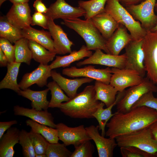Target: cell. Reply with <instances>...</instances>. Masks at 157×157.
<instances>
[{"label":"cell","instance_id":"51","mask_svg":"<svg viewBox=\"0 0 157 157\" xmlns=\"http://www.w3.org/2000/svg\"><path fill=\"white\" fill-rule=\"evenodd\" d=\"M36 157H46L45 154H36Z\"/></svg>","mask_w":157,"mask_h":157},{"label":"cell","instance_id":"21","mask_svg":"<svg viewBox=\"0 0 157 157\" xmlns=\"http://www.w3.org/2000/svg\"><path fill=\"white\" fill-rule=\"evenodd\" d=\"M13 111L15 115L27 117L40 124L56 129L54 118L47 110H38L32 108H29L16 105L14 107Z\"/></svg>","mask_w":157,"mask_h":157},{"label":"cell","instance_id":"3","mask_svg":"<svg viewBox=\"0 0 157 157\" xmlns=\"http://www.w3.org/2000/svg\"><path fill=\"white\" fill-rule=\"evenodd\" d=\"M61 24L74 31L85 41L87 49H100L110 54L106 46V40L96 27L91 18L85 20L79 18L63 20Z\"/></svg>","mask_w":157,"mask_h":157},{"label":"cell","instance_id":"11","mask_svg":"<svg viewBox=\"0 0 157 157\" xmlns=\"http://www.w3.org/2000/svg\"><path fill=\"white\" fill-rule=\"evenodd\" d=\"M62 73L63 75L72 78H89L107 84H110L112 74L111 68L109 67L105 69H98L92 65L82 68H77L75 66L66 68L62 70Z\"/></svg>","mask_w":157,"mask_h":157},{"label":"cell","instance_id":"15","mask_svg":"<svg viewBox=\"0 0 157 157\" xmlns=\"http://www.w3.org/2000/svg\"><path fill=\"white\" fill-rule=\"evenodd\" d=\"M90 137L94 142L99 157H112L113 151L117 146L115 138H106L100 135L98 125L85 127Z\"/></svg>","mask_w":157,"mask_h":157},{"label":"cell","instance_id":"1","mask_svg":"<svg viewBox=\"0 0 157 157\" xmlns=\"http://www.w3.org/2000/svg\"><path fill=\"white\" fill-rule=\"evenodd\" d=\"M157 122V111L146 106L138 107L125 113L116 112L106 124V136L117 137L138 133Z\"/></svg>","mask_w":157,"mask_h":157},{"label":"cell","instance_id":"47","mask_svg":"<svg viewBox=\"0 0 157 157\" xmlns=\"http://www.w3.org/2000/svg\"><path fill=\"white\" fill-rule=\"evenodd\" d=\"M8 62L7 58L1 49H0V66L1 67L7 66Z\"/></svg>","mask_w":157,"mask_h":157},{"label":"cell","instance_id":"26","mask_svg":"<svg viewBox=\"0 0 157 157\" xmlns=\"http://www.w3.org/2000/svg\"><path fill=\"white\" fill-rule=\"evenodd\" d=\"M49 90L48 88L41 91H34L28 88L21 90L17 93L30 100L32 108L38 110H46L49 108L47 95Z\"/></svg>","mask_w":157,"mask_h":157},{"label":"cell","instance_id":"19","mask_svg":"<svg viewBox=\"0 0 157 157\" xmlns=\"http://www.w3.org/2000/svg\"><path fill=\"white\" fill-rule=\"evenodd\" d=\"M127 30L124 26L120 24L111 37L106 41V47L110 54L119 55L122 50L133 40Z\"/></svg>","mask_w":157,"mask_h":157},{"label":"cell","instance_id":"37","mask_svg":"<svg viewBox=\"0 0 157 157\" xmlns=\"http://www.w3.org/2000/svg\"><path fill=\"white\" fill-rule=\"evenodd\" d=\"M72 153L63 143H49L45 154L46 157H70Z\"/></svg>","mask_w":157,"mask_h":157},{"label":"cell","instance_id":"27","mask_svg":"<svg viewBox=\"0 0 157 157\" xmlns=\"http://www.w3.org/2000/svg\"><path fill=\"white\" fill-rule=\"evenodd\" d=\"M124 94V91L122 92H118L115 102L106 108H103L105 104L102 102H101L97 110L93 114L94 118H95L98 122L99 130L101 131V135L103 136L104 137L106 135L105 128L107 123L115 114V113H112V108L122 97Z\"/></svg>","mask_w":157,"mask_h":157},{"label":"cell","instance_id":"22","mask_svg":"<svg viewBox=\"0 0 157 157\" xmlns=\"http://www.w3.org/2000/svg\"><path fill=\"white\" fill-rule=\"evenodd\" d=\"M91 19L106 40L111 37L120 25L111 15L105 11L94 16Z\"/></svg>","mask_w":157,"mask_h":157},{"label":"cell","instance_id":"34","mask_svg":"<svg viewBox=\"0 0 157 157\" xmlns=\"http://www.w3.org/2000/svg\"><path fill=\"white\" fill-rule=\"evenodd\" d=\"M107 0H80L78 1V6L85 12V19L91 18L105 10V7Z\"/></svg>","mask_w":157,"mask_h":157},{"label":"cell","instance_id":"14","mask_svg":"<svg viewBox=\"0 0 157 157\" xmlns=\"http://www.w3.org/2000/svg\"><path fill=\"white\" fill-rule=\"evenodd\" d=\"M126 60V57L125 53L120 55H114L105 53L101 50L97 49L91 56L82 61L78 62L76 65L79 67L87 64H96L124 69Z\"/></svg>","mask_w":157,"mask_h":157},{"label":"cell","instance_id":"48","mask_svg":"<svg viewBox=\"0 0 157 157\" xmlns=\"http://www.w3.org/2000/svg\"><path fill=\"white\" fill-rule=\"evenodd\" d=\"M150 128L154 137L157 141V122L153 124Z\"/></svg>","mask_w":157,"mask_h":157},{"label":"cell","instance_id":"10","mask_svg":"<svg viewBox=\"0 0 157 157\" xmlns=\"http://www.w3.org/2000/svg\"><path fill=\"white\" fill-rule=\"evenodd\" d=\"M111 72L112 74L110 84L118 92H122L127 88L140 84L144 78L135 71L125 68L112 67Z\"/></svg>","mask_w":157,"mask_h":157},{"label":"cell","instance_id":"12","mask_svg":"<svg viewBox=\"0 0 157 157\" xmlns=\"http://www.w3.org/2000/svg\"><path fill=\"white\" fill-rule=\"evenodd\" d=\"M56 129L59 140L66 146L73 145L75 147L86 140H91L83 125L72 127L60 123L56 124Z\"/></svg>","mask_w":157,"mask_h":157},{"label":"cell","instance_id":"20","mask_svg":"<svg viewBox=\"0 0 157 157\" xmlns=\"http://www.w3.org/2000/svg\"><path fill=\"white\" fill-rule=\"evenodd\" d=\"M51 77L70 99L77 95L78 89L82 85L90 83L94 80L93 79L86 77L74 79H68L63 77L55 70H51Z\"/></svg>","mask_w":157,"mask_h":157},{"label":"cell","instance_id":"13","mask_svg":"<svg viewBox=\"0 0 157 157\" xmlns=\"http://www.w3.org/2000/svg\"><path fill=\"white\" fill-rule=\"evenodd\" d=\"M85 13V11L79 6H72L65 0H56L50 5L44 14L54 20L59 18L65 20L79 18L84 16Z\"/></svg>","mask_w":157,"mask_h":157},{"label":"cell","instance_id":"32","mask_svg":"<svg viewBox=\"0 0 157 157\" xmlns=\"http://www.w3.org/2000/svg\"><path fill=\"white\" fill-rule=\"evenodd\" d=\"M0 36L12 43L23 38L22 29L12 25L4 16L0 18Z\"/></svg>","mask_w":157,"mask_h":157},{"label":"cell","instance_id":"38","mask_svg":"<svg viewBox=\"0 0 157 157\" xmlns=\"http://www.w3.org/2000/svg\"><path fill=\"white\" fill-rule=\"evenodd\" d=\"M36 154H45L49 143L41 135L33 132L31 129L29 132Z\"/></svg>","mask_w":157,"mask_h":157},{"label":"cell","instance_id":"17","mask_svg":"<svg viewBox=\"0 0 157 157\" xmlns=\"http://www.w3.org/2000/svg\"><path fill=\"white\" fill-rule=\"evenodd\" d=\"M51 71L49 65L40 64L33 71L23 76L18 83L20 89L24 90L34 84L41 87L47 85V80L51 76Z\"/></svg>","mask_w":157,"mask_h":157},{"label":"cell","instance_id":"33","mask_svg":"<svg viewBox=\"0 0 157 157\" xmlns=\"http://www.w3.org/2000/svg\"><path fill=\"white\" fill-rule=\"evenodd\" d=\"M14 43L15 48V62L24 63L29 65L32 56L28 46V40L23 37Z\"/></svg>","mask_w":157,"mask_h":157},{"label":"cell","instance_id":"29","mask_svg":"<svg viewBox=\"0 0 157 157\" xmlns=\"http://www.w3.org/2000/svg\"><path fill=\"white\" fill-rule=\"evenodd\" d=\"M21 64L16 62L8 63L7 73L0 82V89H9L17 93L21 90L17 81Z\"/></svg>","mask_w":157,"mask_h":157},{"label":"cell","instance_id":"4","mask_svg":"<svg viewBox=\"0 0 157 157\" xmlns=\"http://www.w3.org/2000/svg\"><path fill=\"white\" fill-rule=\"evenodd\" d=\"M104 11L111 15L120 24L124 26L129 31L133 39L140 40L143 39L147 31L136 20L118 0H107Z\"/></svg>","mask_w":157,"mask_h":157},{"label":"cell","instance_id":"39","mask_svg":"<svg viewBox=\"0 0 157 157\" xmlns=\"http://www.w3.org/2000/svg\"><path fill=\"white\" fill-rule=\"evenodd\" d=\"M86 140L75 147V149L70 157H92L94 152V145L90 141Z\"/></svg>","mask_w":157,"mask_h":157},{"label":"cell","instance_id":"45","mask_svg":"<svg viewBox=\"0 0 157 157\" xmlns=\"http://www.w3.org/2000/svg\"><path fill=\"white\" fill-rule=\"evenodd\" d=\"M33 6L35 11L43 14L46 13L48 10V8L42 2V0H35Z\"/></svg>","mask_w":157,"mask_h":157},{"label":"cell","instance_id":"2","mask_svg":"<svg viewBox=\"0 0 157 157\" xmlns=\"http://www.w3.org/2000/svg\"><path fill=\"white\" fill-rule=\"evenodd\" d=\"M99 101L96 97L94 85H90L68 101L61 103L59 108L65 115L71 118H94L93 114L100 103Z\"/></svg>","mask_w":157,"mask_h":157},{"label":"cell","instance_id":"31","mask_svg":"<svg viewBox=\"0 0 157 157\" xmlns=\"http://www.w3.org/2000/svg\"><path fill=\"white\" fill-rule=\"evenodd\" d=\"M26 123L33 132L41 135L49 143L58 142L59 139L58 131L56 129L40 124L31 119L27 120Z\"/></svg>","mask_w":157,"mask_h":157},{"label":"cell","instance_id":"18","mask_svg":"<svg viewBox=\"0 0 157 157\" xmlns=\"http://www.w3.org/2000/svg\"><path fill=\"white\" fill-rule=\"evenodd\" d=\"M48 30L53 39L54 47L56 54L64 55L72 51L71 47L74 44L69 39L61 26L55 24L51 18H49Z\"/></svg>","mask_w":157,"mask_h":157},{"label":"cell","instance_id":"25","mask_svg":"<svg viewBox=\"0 0 157 157\" xmlns=\"http://www.w3.org/2000/svg\"><path fill=\"white\" fill-rule=\"evenodd\" d=\"M93 54L92 51L88 50L86 46L83 45L77 51L73 50L68 55L56 56L55 60L49 65L51 69L60 67H69L70 64L85 57H89Z\"/></svg>","mask_w":157,"mask_h":157},{"label":"cell","instance_id":"36","mask_svg":"<svg viewBox=\"0 0 157 157\" xmlns=\"http://www.w3.org/2000/svg\"><path fill=\"white\" fill-rule=\"evenodd\" d=\"M21 146L23 155L25 157H35V153L29 132L22 129L20 131L19 142Z\"/></svg>","mask_w":157,"mask_h":157},{"label":"cell","instance_id":"16","mask_svg":"<svg viewBox=\"0 0 157 157\" xmlns=\"http://www.w3.org/2000/svg\"><path fill=\"white\" fill-rule=\"evenodd\" d=\"M28 3L13 4L6 17L15 26L22 29L30 26L32 16Z\"/></svg>","mask_w":157,"mask_h":157},{"label":"cell","instance_id":"35","mask_svg":"<svg viewBox=\"0 0 157 157\" xmlns=\"http://www.w3.org/2000/svg\"><path fill=\"white\" fill-rule=\"evenodd\" d=\"M47 86L50 91L51 94L49 108H59L62 102H67L70 99L64 93L63 90L55 81H53L49 82Z\"/></svg>","mask_w":157,"mask_h":157},{"label":"cell","instance_id":"23","mask_svg":"<svg viewBox=\"0 0 157 157\" xmlns=\"http://www.w3.org/2000/svg\"><path fill=\"white\" fill-rule=\"evenodd\" d=\"M20 131L16 127H10L0 138V157H13L14 147L19 142Z\"/></svg>","mask_w":157,"mask_h":157},{"label":"cell","instance_id":"30","mask_svg":"<svg viewBox=\"0 0 157 157\" xmlns=\"http://www.w3.org/2000/svg\"><path fill=\"white\" fill-rule=\"evenodd\" d=\"M28 46L32 52V59L40 64L48 65L56 54V52L50 51L33 41L28 40Z\"/></svg>","mask_w":157,"mask_h":157},{"label":"cell","instance_id":"44","mask_svg":"<svg viewBox=\"0 0 157 157\" xmlns=\"http://www.w3.org/2000/svg\"><path fill=\"white\" fill-rule=\"evenodd\" d=\"M18 121L13 120L8 121L0 122V138L4 134L5 132L13 125L17 124Z\"/></svg>","mask_w":157,"mask_h":157},{"label":"cell","instance_id":"42","mask_svg":"<svg viewBox=\"0 0 157 157\" xmlns=\"http://www.w3.org/2000/svg\"><path fill=\"white\" fill-rule=\"evenodd\" d=\"M8 40L0 38V49L6 56L8 63L15 62V48Z\"/></svg>","mask_w":157,"mask_h":157},{"label":"cell","instance_id":"52","mask_svg":"<svg viewBox=\"0 0 157 157\" xmlns=\"http://www.w3.org/2000/svg\"><path fill=\"white\" fill-rule=\"evenodd\" d=\"M157 7V0H156V5H155V7Z\"/></svg>","mask_w":157,"mask_h":157},{"label":"cell","instance_id":"46","mask_svg":"<svg viewBox=\"0 0 157 157\" xmlns=\"http://www.w3.org/2000/svg\"><path fill=\"white\" fill-rule=\"evenodd\" d=\"M119 2L124 6L131 5H137L145 0H118Z\"/></svg>","mask_w":157,"mask_h":157},{"label":"cell","instance_id":"24","mask_svg":"<svg viewBox=\"0 0 157 157\" xmlns=\"http://www.w3.org/2000/svg\"><path fill=\"white\" fill-rule=\"evenodd\" d=\"M22 32L23 37L38 43L50 51L56 52L53 40L49 31L38 30L30 26L22 29Z\"/></svg>","mask_w":157,"mask_h":157},{"label":"cell","instance_id":"43","mask_svg":"<svg viewBox=\"0 0 157 157\" xmlns=\"http://www.w3.org/2000/svg\"><path fill=\"white\" fill-rule=\"evenodd\" d=\"M49 18L44 14L35 11L32 15L31 25H38L48 29Z\"/></svg>","mask_w":157,"mask_h":157},{"label":"cell","instance_id":"7","mask_svg":"<svg viewBox=\"0 0 157 157\" xmlns=\"http://www.w3.org/2000/svg\"><path fill=\"white\" fill-rule=\"evenodd\" d=\"M142 48L147 77L157 83V33L148 31L143 39Z\"/></svg>","mask_w":157,"mask_h":157},{"label":"cell","instance_id":"40","mask_svg":"<svg viewBox=\"0 0 157 157\" xmlns=\"http://www.w3.org/2000/svg\"><path fill=\"white\" fill-rule=\"evenodd\" d=\"M151 92L143 94L132 106L131 108L141 106H146L157 111V97H155Z\"/></svg>","mask_w":157,"mask_h":157},{"label":"cell","instance_id":"5","mask_svg":"<svg viewBox=\"0 0 157 157\" xmlns=\"http://www.w3.org/2000/svg\"><path fill=\"white\" fill-rule=\"evenodd\" d=\"M117 146H133L157 157V141L154 137L150 127L135 133L115 138Z\"/></svg>","mask_w":157,"mask_h":157},{"label":"cell","instance_id":"50","mask_svg":"<svg viewBox=\"0 0 157 157\" xmlns=\"http://www.w3.org/2000/svg\"><path fill=\"white\" fill-rule=\"evenodd\" d=\"M155 8H157V7ZM150 31L152 32L157 33V23L155 26Z\"/></svg>","mask_w":157,"mask_h":157},{"label":"cell","instance_id":"53","mask_svg":"<svg viewBox=\"0 0 157 157\" xmlns=\"http://www.w3.org/2000/svg\"></svg>","mask_w":157,"mask_h":157},{"label":"cell","instance_id":"9","mask_svg":"<svg viewBox=\"0 0 157 157\" xmlns=\"http://www.w3.org/2000/svg\"><path fill=\"white\" fill-rule=\"evenodd\" d=\"M143 39L138 41L133 40L125 47L126 60L124 68L135 71L144 77L146 71L142 48Z\"/></svg>","mask_w":157,"mask_h":157},{"label":"cell","instance_id":"6","mask_svg":"<svg viewBox=\"0 0 157 157\" xmlns=\"http://www.w3.org/2000/svg\"><path fill=\"white\" fill-rule=\"evenodd\" d=\"M157 92V86L147 77L140 84L124 90L122 97L117 102V112L125 113L129 111L133 104L145 93Z\"/></svg>","mask_w":157,"mask_h":157},{"label":"cell","instance_id":"28","mask_svg":"<svg viewBox=\"0 0 157 157\" xmlns=\"http://www.w3.org/2000/svg\"><path fill=\"white\" fill-rule=\"evenodd\" d=\"M94 86L97 100L103 102L107 107L114 104L118 92L113 86L97 81Z\"/></svg>","mask_w":157,"mask_h":157},{"label":"cell","instance_id":"8","mask_svg":"<svg viewBox=\"0 0 157 157\" xmlns=\"http://www.w3.org/2000/svg\"><path fill=\"white\" fill-rule=\"evenodd\" d=\"M156 0H145L137 5L125 7L135 19L141 23L142 27L150 31L157 23V15L154 12Z\"/></svg>","mask_w":157,"mask_h":157},{"label":"cell","instance_id":"49","mask_svg":"<svg viewBox=\"0 0 157 157\" xmlns=\"http://www.w3.org/2000/svg\"><path fill=\"white\" fill-rule=\"evenodd\" d=\"M8 0L11 2L13 4L19 3H28L29 0H0V6L6 1Z\"/></svg>","mask_w":157,"mask_h":157},{"label":"cell","instance_id":"41","mask_svg":"<svg viewBox=\"0 0 157 157\" xmlns=\"http://www.w3.org/2000/svg\"><path fill=\"white\" fill-rule=\"evenodd\" d=\"M122 157H155L153 154L133 146L120 147Z\"/></svg>","mask_w":157,"mask_h":157}]
</instances>
